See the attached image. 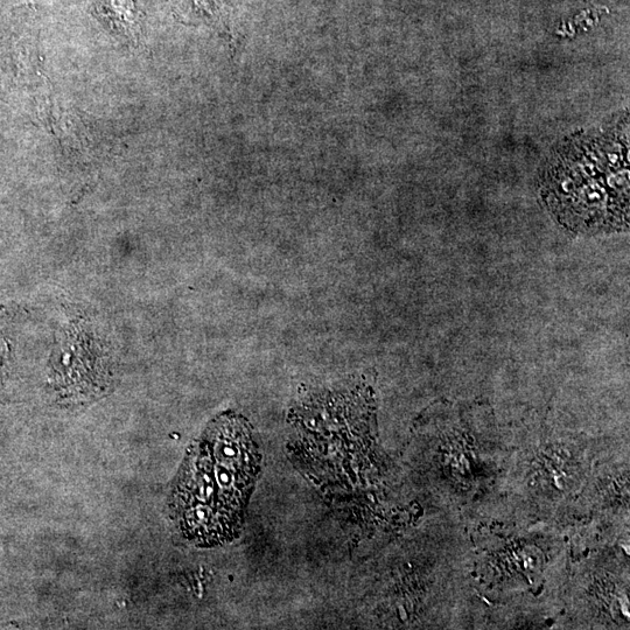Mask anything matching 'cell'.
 Returning <instances> with one entry per match:
<instances>
[{
  "label": "cell",
  "mask_w": 630,
  "mask_h": 630,
  "mask_svg": "<svg viewBox=\"0 0 630 630\" xmlns=\"http://www.w3.org/2000/svg\"><path fill=\"white\" fill-rule=\"evenodd\" d=\"M259 462L247 420L226 413L209 424L187 455L171 497L172 516L189 542L209 548L240 534Z\"/></svg>",
  "instance_id": "cell-1"
},
{
  "label": "cell",
  "mask_w": 630,
  "mask_h": 630,
  "mask_svg": "<svg viewBox=\"0 0 630 630\" xmlns=\"http://www.w3.org/2000/svg\"><path fill=\"white\" fill-rule=\"evenodd\" d=\"M628 175V128L587 133L553 153L543 174V199L559 222L578 233L625 229Z\"/></svg>",
  "instance_id": "cell-2"
},
{
  "label": "cell",
  "mask_w": 630,
  "mask_h": 630,
  "mask_svg": "<svg viewBox=\"0 0 630 630\" xmlns=\"http://www.w3.org/2000/svg\"><path fill=\"white\" fill-rule=\"evenodd\" d=\"M135 3L133 0H103V6H109V14H105V17L116 24L118 31H121L125 37L133 38L129 33L135 28L136 14Z\"/></svg>",
  "instance_id": "cell-3"
}]
</instances>
